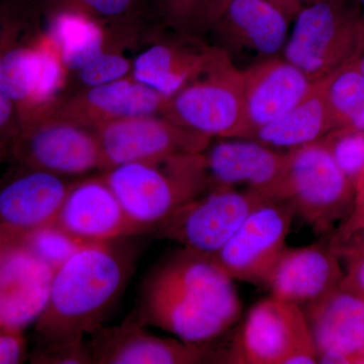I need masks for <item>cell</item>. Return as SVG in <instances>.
<instances>
[{
  "instance_id": "cell-17",
  "label": "cell",
  "mask_w": 364,
  "mask_h": 364,
  "mask_svg": "<svg viewBox=\"0 0 364 364\" xmlns=\"http://www.w3.org/2000/svg\"><path fill=\"white\" fill-rule=\"evenodd\" d=\"M166 102L157 91L130 75L63 95L49 111L41 114L95 129L124 117L161 114Z\"/></svg>"
},
{
  "instance_id": "cell-4",
  "label": "cell",
  "mask_w": 364,
  "mask_h": 364,
  "mask_svg": "<svg viewBox=\"0 0 364 364\" xmlns=\"http://www.w3.org/2000/svg\"><path fill=\"white\" fill-rule=\"evenodd\" d=\"M364 48V14L358 0H314L299 11L284 58L312 82L355 61Z\"/></svg>"
},
{
  "instance_id": "cell-6",
  "label": "cell",
  "mask_w": 364,
  "mask_h": 364,
  "mask_svg": "<svg viewBox=\"0 0 364 364\" xmlns=\"http://www.w3.org/2000/svg\"><path fill=\"white\" fill-rule=\"evenodd\" d=\"M161 114L210 138H246L243 70L215 47L205 69L167 100Z\"/></svg>"
},
{
  "instance_id": "cell-21",
  "label": "cell",
  "mask_w": 364,
  "mask_h": 364,
  "mask_svg": "<svg viewBox=\"0 0 364 364\" xmlns=\"http://www.w3.org/2000/svg\"><path fill=\"white\" fill-rule=\"evenodd\" d=\"M343 277L338 256L331 247H287L267 286L273 296L296 304L304 311L338 291Z\"/></svg>"
},
{
  "instance_id": "cell-35",
  "label": "cell",
  "mask_w": 364,
  "mask_h": 364,
  "mask_svg": "<svg viewBox=\"0 0 364 364\" xmlns=\"http://www.w3.org/2000/svg\"><path fill=\"white\" fill-rule=\"evenodd\" d=\"M20 128V112L11 97L0 91V140L9 141Z\"/></svg>"
},
{
  "instance_id": "cell-19",
  "label": "cell",
  "mask_w": 364,
  "mask_h": 364,
  "mask_svg": "<svg viewBox=\"0 0 364 364\" xmlns=\"http://www.w3.org/2000/svg\"><path fill=\"white\" fill-rule=\"evenodd\" d=\"M54 269L18 245L0 248V325L25 331L44 311Z\"/></svg>"
},
{
  "instance_id": "cell-26",
  "label": "cell",
  "mask_w": 364,
  "mask_h": 364,
  "mask_svg": "<svg viewBox=\"0 0 364 364\" xmlns=\"http://www.w3.org/2000/svg\"><path fill=\"white\" fill-rule=\"evenodd\" d=\"M38 11L57 9L81 11L107 26L140 35L148 16L158 18L153 0H28ZM160 21V20H159Z\"/></svg>"
},
{
  "instance_id": "cell-30",
  "label": "cell",
  "mask_w": 364,
  "mask_h": 364,
  "mask_svg": "<svg viewBox=\"0 0 364 364\" xmlns=\"http://www.w3.org/2000/svg\"><path fill=\"white\" fill-rule=\"evenodd\" d=\"M331 248L346 263L341 289L364 299V228L337 234Z\"/></svg>"
},
{
  "instance_id": "cell-23",
  "label": "cell",
  "mask_w": 364,
  "mask_h": 364,
  "mask_svg": "<svg viewBox=\"0 0 364 364\" xmlns=\"http://www.w3.org/2000/svg\"><path fill=\"white\" fill-rule=\"evenodd\" d=\"M46 32L58 48L69 74L79 70L112 48L130 47L139 36L104 25L70 9L46 11Z\"/></svg>"
},
{
  "instance_id": "cell-37",
  "label": "cell",
  "mask_w": 364,
  "mask_h": 364,
  "mask_svg": "<svg viewBox=\"0 0 364 364\" xmlns=\"http://www.w3.org/2000/svg\"><path fill=\"white\" fill-rule=\"evenodd\" d=\"M355 196H354L353 210H364V168L354 182Z\"/></svg>"
},
{
  "instance_id": "cell-41",
  "label": "cell",
  "mask_w": 364,
  "mask_h": 364,
  "mask_svg": "<svg viewBox=\"0 0 364 364\" xmlns=\"http://www.w3.org/2000/svg\"><path fill=\"white\" fill-rule=\"evenodd\" d=\"M359 4H360V6L363 7L364 9V0H358ZM364 14V11H363Z\"/></svg>"
},
{
  "instance_id": "cell-31",
  "label": "cell",
  "mask_w": 364,
  "mask_h": 364,
  "mask_svg": "<svg viewBox=\"0 0 364 364\" xmlns=\"http://www.w3.org/2000/svg\"><path fill=\"white\" fill-rule=\"evenodd\" d=\"M124 48L107 50L87 65L73 72L78 90L105 85L130 76L133 60L124 55Z\"/></svg>"
},
{
  "instance_id": "cell-22",
  "label": "cell",
  "mask_w": 364,
  "mask_h": 364,
  "mask_svg": "<svg viewBox=\"0 0 364 364\" xmlns=\"http://www.w3.org/2000/svg\"><path fill=\"white\" fill-rule=\"evenodd\" d=\"M247 134L284 116L301 102L313 82L301 69L279 56L256 62L243 70Z\"/></svg>"
},
{
  "instance_id": "cell-3",
  "label": "cell",
  "mask_w": 364,
  "mask_h": 364,
  "mask_svg": "<svg viewBox=\"0 0 364 364\" xmlns=\"http://www.w3.org/2000/svg\"><path fill=\"white\" fill-rule=\"evenodd\" d=\"M102 173L131 219L146 232L210 189L203 152L128 163Z\"/></svg>"
},
{
  "instance_id": "cell-25",
  "label": "cell",
  "mask_w": 364,
  "mask_h": 364,
  "mask_svg": "<svg viewBox=\"0 0 364 364\" xmlns=\"http://www.w3.org/2000/svg\"><path fill=\"white\" fill-rule=\"evenodd\" d=\"M327 78L313 82L305 97L284 116L265 124L251 136L273 148L294 149L317 142L335 130L327 97Z\"/></svg>"
},
{
  "instance_id": "cell-39",
  "label": "cell",
  "mask_w": 364,
  "mask_h": 364,
  "mask_svg": "<svg viewBox=\"0 0 364 364\" xmlns=\"http://www.w3.org/2000/svg\"><path fill=\"white\" fill-rule=\"evenodd\" d=\"M7 144L6 141L0 140V167L6 158Z\"/></svg>"
},
{
  "instance_id": "cell-27",
  "label": "cell",
  "mask_w": 364,
  "mask_h": 364,
  "mask_svg": "<svg viewBox=\"0 0 364 364\" xmlns=\"http://www.w3.org/2000/svg\"><path fill=\"white\" fill-rule=\"evenodd\" d=\"M229 0H153L163 26L172 33L205 40Z\"/></svg>"
},
{
  "instance_id": "cell-36",
  "label": "cell",
  "mask_w": 364,
  "mask_h": 364,
  "mask_svg": "<svg viewBox=\"0 0 364 364\" xmlns=\"http://www.w3.org/2000/svg\"><path fill=\"white\" fill-rule=\"evenodd\" d=\"M275 6H279L289 20L296 18L301 9L306 6V0H270Z\"/></svg>"
},
{
  "instance_id": "cell-1",
  "label": "cell",
  "mask_w": 364,
  "mask_h": 364,
  "mask_svg": "<svg viewBox=\"0 0 364 364\" xmlns=\"http://www.w3.org/2000/svg\"><path fill=\"white\" fill-rule=\"evenodd\" d=\"M241 310L233 280L210 256L182 248L144 280L134 317L203 346L233 326Z\"/></svg>"
},
{
  "instance_id": "cell-29",
  "label": "cell",
  "mask_w": 364,
  "mask_h": 364,
  "mask_svg": "<svg viewBox=\"0 0 364 364\" xmlns=\"http://www.w3.org/2000/svg\"><path fill=\"white\" fill-rule=\"evenodd\" d=\"M14 244L28 249L55 272L86 243L54 222L23 234Z\"/></svg>"
},
{
  "instance_id": "cell-8",
  "label": "cell",
  "mask_w": 364,
  "mask_h": 364,
  "mask_svg": "<svg viewBox=\"0 0 364 364\" xmlns=\"http://www.w3.org/2000/svg\"><path fill=\"white\" fill-rule=\"evenodd\" d=\"M286 202L317 234H324L354 205L353 182L321 142L287 151Z\"/></svg>"
},
{
  "instance_id": "cell-10",
  "label": "cell",
  "mask_w": 364,
  "mask_h": 364,
  "mask_svg": "<svg viewBox=\"0 0 364 364\" xmlns=\"http://www.w3.org/2000/svg\"><path fill=\"white\" fill-rule=\"evenodd\" d=\"M236 353L238 363H318L305 313L296 304L273 296L251 309Z\"/></svg>"
},
{
  "instance_id": "cell-7",
  "label": "cell",
  "mask_w": 364,
  "mask_h": 364,
  "mask_svg": "<svg viewBox=\"0 0 364 364\" xmlns=\"http://www.w3.org/2000/svg\"><path fill=\"white\" fill-rule=\"evenodd\" d=\"M6 156L18 166L68 179L102 173L95 130L50 114L21 119L18 133L7 144Z\"/></svg>"
},
{
  "instance_id": "cell-15",
  "label": "cell",
  "mask_w": 364,
  "mask_h": 364,
  "mask_svg": "<svg viewBox=\"0 0 364 364\" xmlns=\"http://www.w3.org/2000/svg\"><path fill=\"white\" fill-rule=\"evenodd\" d=\"M55 222L83 243H105L146 233L131 219L104 173L72 181Z\"/></svg>"
},
{
  "instance_id": "cell-33",
  "label": "cell",
  "mask_w": 364,
  "mask_h": 364,
  "mask_svg": "<svg viewBox=\"0 0 364 364\" xmlns=\"http://www.w3.org/2000/svg\"><path fill=\"white\" fill-rule=\"evenodd\" d=\"M33 363L93 364L87 340L71 343L51 345L36 349Z\"/></svg>"
},
{
  "instance_id": "cell-2",
  "label": "cell",
  "mask_w": 364,
  "mask_h": 364,
  "mask_svg": "<svg viewBox=\"0 0 364 364\" xmlns=\"http://www.w3.org/2000/svg\"><path fill=\"white\" fill-rule=\"evenodd\" d=\"M135 255L121 240L86 243L55 270L35 323L37 348L82 341L104 326L133 272Z\"/></svg>"
},
{
  "instance_id": "cell-11",
  "label": "cell",
  "mask_w": 364,
  "mask_h": 364,
  "mask_svg": "<svg viewBox=\"0 0 364 364\" xmlns=\"http://www.w3.org/2000/svg\"><path fill=\"white\" fill-rule=\"evenodd\" d=\"M294 217L296 213L287 202L262 203L210 258L233 282L267 284L287 248Z\"/></svg>"
},
{
  "instance_id": "cell-9",
  "label": "cell",
  "mask_w": 364,
  "mask_h": 364,
  "mask_svg": "<svg viewBox=\"0 0 364 364\" xmlns=\"http://www.w3.org/2000/svg\"><path fill=\"white\" fill-rule=\"evenodd\" d=\"M267 202L272 200L247 189H210L170 215L157 228L158 235L182 248L212 256L256 208Z\"/></svg>"
},
{
  "instance_id": "cell-14",
  "label": "cell",
  "mask_w": 364,
  "mask_h": 364,
  "mask_svg": "<svg viewBox=\"0 0 364 364\" xmlns=\"http://www.w3.org/2000/svg\"><path fill=\"white\" fill-rule=\"evenodd\" d=\"M0 179V248L56 221L70 179L14 165Z\"/></svg>"
},
{
  "instance_id": "cell-32",
  "label": "cell",
  "mask_w": 364,
  "mask_h": 364,
  "mask_svg": "<svg viewBox=\"0 0 364 364\" xmlns=\"http://www.w3.org/2000/svg\"><path fill=\"white\" fill-rule=\"evenodd\" d=\"M320 141L354 184L364 168V131L336 129Z\"/></svg>"
},
{
  "instance_id": "cell-16",
  "label": "cell",
  "mask_w": 364,
  "mask_h": 364,
  "mask_svg": "<svg viewBox=\"0 0 364 364\" xmlns=\"http://www.w3.org/2000/svg\"><path fill=\"white\" fill-rule=\"evenodd\" d=\"M144 327L131 317L92 333L87 344L93 364H196L214 359L208 345L163 338Z\"/></svg>"
},
{
  "instance_id": "cell-24",
  "label": "cell",
  "mask_w": 364,
  "mask_h": 364,
  "mask_svg": "<svg viewBox=\"0 0 364 364\" xmlns=\"http://www.w3.org/2000/svg\"><path fill=\"white\" fill-rule=\"evenodd\" d=\"M318 354H343L350 363H364V299L340 289L304 310Z\"/></svg>"
},
{
  "instance_id": "cell-34",
  "label": "cell",
  "mask_w": 364,
  "mask_h": 364,
  "mask_svg": "<svg viewBox=\"0 0 364 364\" xmlns=\"http://www.w3.org/2000/svg\"><path fill=\"white\" fill-rule=\"evenodd\" d=\"M26 353L23 332L0 325V364L21 363Z\"/></svg>"
},
{
  "instance_id": "cell-18",
  "label": "cell",
  "mask_w": 364,
  "mask_h": 364,
  "mask_svg": "<svg viewBox=\"0 0 364 364\" xmlns=\"http://www.w3.org/2000/svg\"><path fill=\"white\" fill-rule=\"evenodd\" d=\"M289 21L270 0H229L208 36L231 59L242 52L267 59L284 50Z\"/></svg>"
},
{
  "instance_id": "cell-20",
  "label": "cell",
  "mask_w": 364,
  "mask_h": 364,
  "mask_svg": "<svg viewBox=\"0 0 364 364\" xmlns=\"http://www.w3.org/2000/svg\"><path fill=\"white\" fill-rule=\"evenodd\" d=\"M163 35L151 40L133 59L131 76L168 100L205 69L215 47L170 31L169 36Z\"/></svg>"
},
{
  "instance_id": "cell-12",
  "label": "cell",
  "mask_w": 364,
  "mask_h": 364,
  "mask_svg": "<svg viewBox=\"0 0 364 364\" xmlns=\"http://www.w3.org/2000/svg\"><path fill=\"white\" fill-rule=\"evenodd\" d=\"M93 130L102 153V172L128 163L203 152L212 139L183 128L161 114L124 117Z\"/></svg>"
},
{
  "instance_id": "cell-13",
  "label": "cell",
  "mask_w": 364,
  "mask_h": 364,
  "mask_svg": "<svg viewBox=\"0 0 364 364\" xmlns=\"http://www.w3.org/2000/svg\"><path fill=\"white\" fill-rule=\"evenodd\" d=\"M203 154L210 189L243 186L286 202L289 152H277L252 139L223 138L210 143Z\"/></svg>"
},
{
  "instance_id": "cell-38",
  "label": "cell",
  "mask_w": 364,
  "mask_h": 364,
  "mask_svg": "<svg viewBox=\"0 0 364 364\" xmlns=\"http://www.w3.org/2000/svg\"><path fill=\"white\" fill-rule=\"evenodd\" d=\"M358 228H364V210H353L348 221L345 223L339 233H347Z\"/></svg>"
},
{
  "instance_id": "cell-5",
  "label": "cell",
  "mask_w": 364,
  "mask_h": 364,
  "mask_svg": "<svg viewBox=\"0 0 364 364\" xmlns=\"http://www.w3.org/2000/svg\"><path fill=\"white\" fill-rule=\"evenodd\" d=\"M0 30V91L26 117L44 114L63 97L70 74L49 33L18 39L20 21L4 16Z\"/></svg>"
},
{
  "instance_id": "cell-28",
  "label": "cell",
  "mask_w": 364,
  "mask_h": 364,
  "mask_svg": "<svg viewBox=\"0 0 364 364\" xmlns=\"http://www.w3.org/2000/svg\"><path fill=\"white\" fill-rule=\"evenodd\" d=\"M327 97L336 129L364 131V75L356 61L327 78Z\"/></svg>"
},
{
  "instance_id": "cell-40",
  "label": "cell",
  "mask_w": 364,
  "mask_h": 364,
  "mask_svg": "<svg viewBox=\"0 0 364 364\" xmlns=\"http://www.w3.org/2000/svg\"><path fill=\"white\" fill-rule=\"evenodd\" d=\"M356 64H358V68L360 69V71L363 72L364 75V48L363 51L360 52L358 59L355 60Z\"/></svg>"
}]
</instances>
